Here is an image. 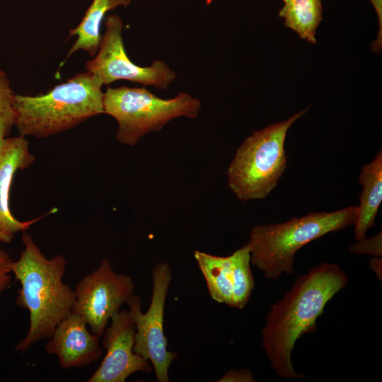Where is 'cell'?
<instances>
[{"mask_svg": "<svg viewBox=\"0 0 382 382\" xmlns=\"http://www.w3.org/2000/svg\"><path fill=\"white\" fill-rule=\"evenodd\" d=\"M105 25L98 51L93 59L86 62V70L96 76L103 86L125 79L167 89L176 79L175 71L160 59L154 60L148 66L134 64L125 51L122 19L116 15H109L105 18Z\"/></svg>", "mask_w": 382, "mask_h": 382, "instance_id": "obj_8", "label": "cell"}, {"mask_svg": "<svg viewBox=\"0 0 382 382\" xmlns=\"http://www.w3.org/2000/svg\"><path fill=\"white\" fill-rule=\"evenodd\" d=\"M358 207L332 212H311L282 224H261L253 228L246 243L250 263L267 279H276L294 272L296 252L305 245L354 224Z\"/></svg>", "mask_w": 382, "mask_h": 382, "instance_id": "obj_4", "label": "cell"}, {"mask_svg": "<svg viewBox=\"0 0 382 382\" xmlns=\"http://www.w3.org/2000/svg\"><path fill=\"white\" fill-rule=\"evenodd\" d=\"M136 327L129 311L115 313L103 333L102 345L106 354L88 382H125L132 374L149 373L153 367L134 351Z\"/></svg>", "mask_w": 382, "mask_h": 382, "instance_id": "obj_11", "label": "cell"}, {"mask_svg": "<svg viewBox=\"0 0 382 382\" xmlns=\"http://www.w3.org/2000/svg\"><path fill=\"white\" fill-rule=\"evenodd\" d=\"M348 282L336 264L324 262L299 276L283 298L270 306L262 330V347L272 369L280 377L302 378L291 362L296 341L317 330L316 320L330 299Z\"/></svg>", "mask_w": 382, "mask_h": 382, "instance_id": "obj_1", "label": "cell"}, {"mask_svg": "<svg viewBox=\"0 0 382 382\" xmlns=\"http://www.w3.org/2000/svg\"><path fill=\"white\" fill-rule=\"evenodd\" d=\"M200 101L185 92L170 99L155 96L145 87L108 88L103 94V113L118 123L116 137L127 146L135 145L145 134L161 129L172 120L197 118Z\"/></svg>", "mask_w": 382, "mask_h": 382, "instance_id": "obj_6", "label": "cell"}, {"mask_svg": "<svg viewBox=\"0 0 382 382\" xmlns=\"http://www.w3.org/2000/svg\"><path fill=\"white\" fill-rule=\"evenodd\" d=\"M359 183L363 190L360 204L354 221V238L361 241L366 233L375 226L376 216L382 201V151H378L373 161L361 170Z\"/></svg>", "mask_w": 382, "mask_h": 382, "instance_id": "obj_14", "label": "cell"}, {"mask_svg": "<svg viewBox=\"0 0 382 382\" xmlns=\"http://www.w3.org/2000/svg\"><path fill=\"white\" fill-rule=\"evenodd\" d=\"M279 11L285 26L310 43L316 42V30L323 19L321 0H283Z\"/></svg>", "mask_w": 382, "mask_h": 382, "instance_id": "obj_16", "label": "cell"}, {"mask_svg": "<svg viewBox=\"0 0 382 382\" xmlns=\"http://www.w3.org/2000/svg\"><path fill=\"white\" fill-rule=\"evenodd\" d=\"M99 337L79 314L71 312L57 325L45 349L57 356L62 369L83 367L102 357Z\"/></svg>", "mask_w": 382, "mask_h": 382, "instance_id": "obj_13", "label": "cell"}, {"mask_svg": "<svg viewBox=\"0 0 382 382\" xmlns=\"http://www.w3.org/2000/svg\"><path fill=\"white\" fill-rule=\"evenodd\" d=\"M15 96L6 74L0 69V139L8 137L14 126Z\"/></svg>", "mask_w": 382, "mask_h": 382, "instance_id": "obj_17", "label": "cell"}, {"mask_svg": "<svg viewBox=\"0 0 382 382\" xmlns=\"http://www.w3.org/2000/svg\"><path fill=\"white\" fill-rule=\"evenodd\" d=\"M172 279V269L166 262L157 263L152 270V296L146 313L141 311L140 297L133 294L127 301L136 327L134 351L150 361L158 382H168V369L177 357L168 349L164 335L163 315L166 299Z\"/></svg>", "mask_w": 382, "mask_h": 382, "instance_id": "obj_7", "label": "cell"}, {"mask_svg": "<svg viewBox=\"0 0 382 382\" xmlns=\"http://www.w3.org/2000/svg\"><path fill=\"white\" fill-rule=\"evenodd\" d=\"M218 381H256L252 373L248 369L230 370L224 374Z\"/></svg>", "mask_w": 382, "mask_h": 382, "instance_id": "obj_21", "label": "cell"}, {"mask_svg": "<svg viewBox=\"0 0 382 382\" xmlns=\"http://www.w3.org/2000/svg\"><path fill=\"white\" fill-rule=\"evenodd\" d=\"M23 249L13 261L12 273L21 284L18 306L28 311L30 326L15 350L24 352L34 343L50 337L72 311L74 290L63 282L66 260L62 255L47 258L30 234L22 236Z\"/></svg>", "mask_w": 382, "mask_h": 382, "instance_id": "obj_2", "label": "cell"}, {"mask_svg": "<svg viewBox=\"0 0 382 382\" xmlns=\"http://www.w3.org/2000/svg\"><path fill=\"white\" fill-rule=\"evenodd\" d=\"M194 257L205 279L211 298L218 303L243 309L255 284L247 245L226 257L199 250L195 251Z\"/></svg>", "mask_w": 382, "mask_h": 382, "instance_id": "obj_10", "label": "cell"}, {"mask_svg": "<svg viewBox=\"0 0 382 382\" xmlns=\"http://www.w3.org/2000/svg\"><path fill=\"white\" fill-rule=\"evenodd\" d=\"M35 161V156L30 152L25 137H8L0 139V243H11L17 233L26 232L48 213L57 212L54 208L35 219L20 221L11 211L10 191L16 173L29 168Z\"/></svg>", "mask_w": 382, "mask_h": 382, "instance_id": "obj_12", "label": "cell"}, {"mask_svg": "<svg viewBox=\"0 0 382 382\" xmlns=\"http://www.w3.org/2000/svg\"><path fill=\"white\" fill-rule=\"evenodd\" d=\"M349 250L353 254L382 257L381 231L371 238L358 241V243L349 246Z\"/></svg>", "mask_w": 382, "mask_h": 382, "instance_id": "obj_18", "label": "cell"}, {"mask_svg": "<svg viewBox=\"0 0 382 382\" xmlns=\"http://www.w3.org/2000/svg\"><path fill=\"white\" fill-rule=\"evenodd\" d=\"M13 262L9 255L0 248V298L10 284Z\"/></svg>", "mask_w": 382, "mask_h": 382, "instance_id": "obj_19", "label": "cell"}, {"mask_svg": "<svg viewBox=\"0 0 382 382\" xmlns=\"http://www.w3.org/2000/svg\"><path fill=\"white\" fill-rule=\"evenodd\" d=\"M374 6L375 11L376 13L378 23H379V30L378 33V37L376 40H374L371 45V51L380 54L381 51L382 46V0H369Z\"/></svg>", "mask_w": 382, "mask_h": 382, "instance_id": "obj_20", "label": "cell"}, {"mask_svg": "<svg viewBox=\"0 0 382 382\" xmlns=\"http://www.w3.org/2000/svg\"><path fill=\"white\" fill-rule=\"evenodd\" d=\"M254 132L237 149L228 168V186L241 201L264 199L286 167L284 142L290 127L308 110Z\"/></svg>", "mask_w": 382, "mask_h": 382, "instance_id": "obj_5", "label": "cell"}, {"mask_svg": "<svg viewBox=\"0 0 382 382\" xmlns=\"http://www.w3.org/2000/svg\"><path fill=\"white\" fill-rule=\"evenodd\" d=\"M131 0H93L81 23L69 30V37L76 36V40L67 53L60 67L76 51L88 52L91 57L97 54L100 40V25L106 13L119 6H127Z\"/></svg>", "mask_w": 382, "mask_h": 382, "instance_id": "obj_15", "label": "cell"}, {"mask_svg": "<svg viewBox=\"0 0 382 382\" xmlns=\"http://www.w3.org/2000/svg\"><path fill=\"white\" fill-rule=\"evenodd\" d=\"M369 267L381 281L382 279V258L381 257H374L369 260Z\"/></svg>", "mask_w": 382, "mask_h": 382, "instance_id": "obj_22", "label": "cell"}, {"mask_svg": "<svg viewBox=\"0 0 382 382\" xmlns=\"http://www.w3.org/2000/svg\"><path fill=\"white\" fill-rule=\"evenodd\" d=\"M134 289L129 276L115 272L110 260L103 258L96 270L77 283L71 312L86 321L92 333L103 336L111 317L127 303Z\"/></svg>", "mask_w": 382, "mask_h": 382, "instance_id": "obj_9", "label": "cell"}, {"mask_svg": "<svg viewBox=\"0 0 382 382\" xmlns=\"http://www.w3.org/2000/svg\"><path fill=\"white\" fill-rule=\"evenodd\" d=\"M102 86L99 79L86 71L46 93L16 94L14 126L19 136L46 138L103 114Z\"/></svg>", "mask_w": 382, "mask_h": 382, "instance_id": "obj_3", "label": "cell"}]
</instances>
